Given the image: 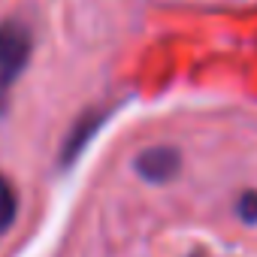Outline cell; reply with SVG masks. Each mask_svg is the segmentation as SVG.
Segmentation results:
<instances>
[{
	"label": "cell",
	"mask_w": 257,
	"mask_h": 257,
	"mask_svg": "<svg viewBox=\"0 0 257 257\" xmlns=\"http://www.w3.org/2000/svg\"><path fill=\"white\" fill-rule=\"evenodd\" d=\"M134 170H137L146 182H152V185H167V182H173V179L179 176V170H182V155H179L173 146H152V149H146V152L137 155Z\"/></svg>",
	"instance_id": "2"
},
{
	"label": "cell",
	"mask_w": 257,
	"mask_h": 257,
	"mask_svg": "<svg viewBox=\"0 0 257 257\" xmlns=\"http://www.w3.org/2000/svg\"><path fill=\"white\" fill-rule=\"evenodd\" d=\"M236 212L245 224H257V191H242V197L236 203Z\"/></svg>",
	"instance_id": "5"
},
{
	"label": "cell",
	"mask_w": 257,
	"mask_h": 257,
	"mask_svg": "<svg viewBox=\"0 0 257 257\" xmlns=\"http://www.w3.org/2000/svg\"><path fill=\"white\" fill-rule=\"evenodd\" d=\"M16 215H19V197H16V188H13V182H10L4 173H0V233L13 227Z\"/></svg>",
	"instance_id": "4"
},
{
	"label": "cell",
	"mask_w": 257,
	"mask_h": 257,
	"mask_svg": "<svg viewBox=\"0 0 257 257\" xmlns=\"http://www.w3.org/2000/svg\"><path fill=\"white\" fill-rule=\"evenodd\" d=\"M103 121H106V112H103V109H88V112H82V115L76 118V124L70 127V134H67V140H64V146H61V155H58V164H61L64 170H70V167L82 158V152H85L88 143L97 137V131L103 127Z\"/></svg>",
	"instance_id": "3"
},
{
	"label": "cell",
	"mask_w": 257,
	"mask_h": 257,
	"mask_svg": "<svg viewBox=\"0 0 257 257\" xmlns=\"http://www.w3.org/2000/svg\"><path fill=\"white\" fill-rule=\"evenodd\" d=\"M34 52V34L25 22L7 19L0 25V115L10 106V94L25 73L28 61Z\"/></svg>",
	"instance_id": "1"
}]
</instances>
